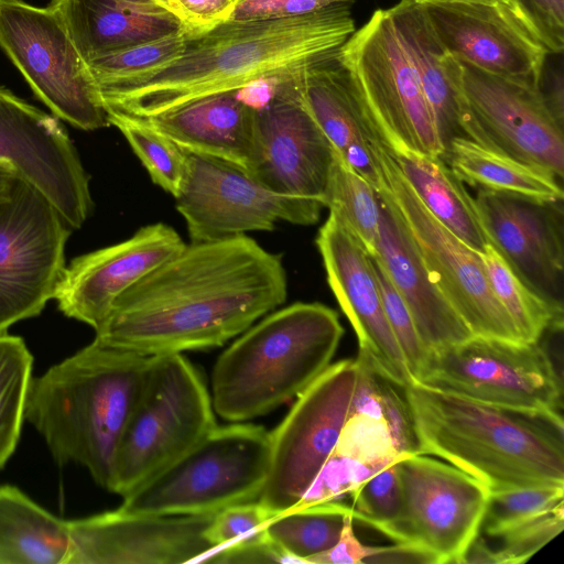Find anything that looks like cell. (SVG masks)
<instances>
[{"mask_svg":"<svg viewBox=\"0 0 564 564\" xmlns=\"http://www.w3.org/2000/svg\"><path fill=\"white\" fill-rule=\"evenodd\" d=\"M403 393L417 454L441 458L490 492L564 486L561 412L484 402L414 380Z\"/></svg>","mask_w":564,"mask_h":564,"instance_id":"3957f363","label":"cell"},{"mask_svg":"<svg viewBox=\"0 0 564 564\" xmlns=\"http://www.w3.org/2000/svg\"><path fill=\"white\" fill-rule=\"evenodd\" d=\"M155 1H158L162 6L166 7L171 11L170 0H155Z\"/></svg>","mask_w":564,"mask_h":564,"instance_id":"f5cc1de1","label":"cell"},{"mask_svg":"<svg viewBox=\"0 0 564 564\" xmlns=\"http://www.w3.org/2000/svg\"><path fill=\"white\" fill-rule=\"evenodd\" d=\"M344 328L322 303H293L251 325L217 359L212 403L230 422L264 415L305 390L329 365Z\"/></svg>","mask_w":564,"mask_h":564,"instance_id":"5b68a950","label":"cell"},{"mask_svg":"<svg viewBox=\"0 0 564 564\" xmlns=\"http://www.w3.org/2000/svg\"><path fill=\"white\" fill-rule=\"evenodd\" d=\"M316 246L328 285L357 335L359 354L381 378L405 388L413 378L387 319L370 253L332 214Z\"/></svg>","mask_w":564,"mask_h":564,"instance_id":"ffe728a7","label":"cell"},{"mask_svg":"<svg viewBox=\"0 0 564 564\" xmlns=\"http://www.w3.org/2000/svg\"><path fill=\"white\" fill-rule=\"evenodd\" d=\"M32 368L33 356L24 340L0 332V469L20 440Z\"/></svg>","mask_w":564,"mask_h":564,"instance_id":"d590c367","label":"cell"},{"mask_svg":"<svg viewBox=\"0 0 564 564\" xmlns=\"http://www.w3.org/2000/svg\"><path fill=\"white\" fill-rule=\"evenodd\" d=\"M388 11L414 66L445 152L453 139L465 137L459 120L457 61L436 36L422 4L401 0Z\"/></svg>","mask_w":564,"mask_h":564,"instance_id":"83f0119b","label":"cell"},{"mask_svg":"<svg viewBox=\"0 0 564 564\" xmlns=\"http://www.w3.org/2000/svg\"><path fill=\"white\" fill-rule=\"evenodd\" d=\"M392 154L408 184L433 217L470 249L481 253L489 241L474 197L442 156Z\"/></svg>","mask_w":564,"mask_h":564,"instance_id":"f546056e","label":"cell"},{"mask_svg":"<svg viewBox=\"0 0 564 564\" xmlns=\"http://www.w3.org/2000/svg\"><path fill=\"white\" fill-rule=\"evenodd\" d=\"M371 259L379 282L387 319L402 351L408 370L413 380H415L425 364L429 352L421 340L404 301L393 286L379 260L375 256H371Z\"/></svg>","mask_w":564,"mask_h":564,"instance_id":"7bdbcfd3","label":"cell"},{"mask_svg":"<svg viewBox=\"0 0 564 564\" xmlns=\"http://www.w3.org/2000/svg\"><path fill=\"white\" fill-rule=\"evenodd\" d=\"M564 502V486H538L490 492L479 533L496 535Z\"/></svg>","mask_w":564,"mask_h":564,"instance_id":"f35d334b","label":"cell"},{"mask_svg":"<svg viewBox=\"0 0 564 564\" xmlns=\"http://www.w3.org/2000/svg\"><path fill=\"white\" fill-rule=\"evenodd\" d=\"M348 514L354 516L351 506L337 501L292 508L272 517L262 531L296 563L308 564L335 545Z\"/></svg>","mask_w":564,"mask_h":564,"instance_id":"d6a6232c","label":"cell"},{"mask_svg":"<svg viewBox=\"0 0 564 564\" xmlns=\"http://www.w3.org/2000/svg\"><path fill=\"white\" fill-rule=\"evenodd\" d=\"M357 360L348 416L333 452L362 463L400 459L405 455L398 453L386 420L381 377L364 357Z\"/></svg>","mask_w":564,"mask_h":564,"instance_id":"1f68e13d","label":"cell"},{"mask_svg":"<svg viewBox=\"0 0 564 564\" xmlns=\"http://www.w3.org/2000/svg\"><path fill=\"white\" fill-rule=\"evenodd\" d=\"M302 68L288 75L270 100L257 109V155L251 174L278 193L325 208L335 150L302 99Z\"/></svg>","mask_w":564,"mask_h":564,"instance_id":"ac0fdd59","label":"cell"},{"mask_svg":"<svg viewBox=\"0 0 564 564\" xmlns=\"http://www.w3.org/2000/svg\"><path fill=\"white\" fill-rule=\"evenodd\" d=\"M354 0H238L228 20L262 21L307 15Z\"/></svg>","mask_w":564,"mask_h":564,"instance_id":"bcb514c9","label":"cell"},{"mask_svg":"<svg viewBox=\"0 0 564 564\" xmlns=\"http://www.w3.org/2000/svg\"><path fill=\"white\" fill-rule=\"evenodd\" d=\"M380 221L373 254L408 306L427 352L473 335L443 293L431 280L394 205L378 189Z\"/></svg>","mask_w":564,"mask_h":564,"instance_id":"d4e9b609","label":"cell"},{"mask_svg":"<svg viewBox=\"0 0 564 564\" xmlns=\"http://www.w3.org/2000/svg\"><path fill=\"white\" fill-rule=\"evenodd\" d=\"M216 426L212 398L187 358L182 354L153 356L120 440L108 490L123 498Z\"/></svg>","mask_w":564,"mask_h":564,"instance_id":"52a82bcc","label":"cell"},{"mask_svg":"<svg viewBox=\"0 0 564 564\" xmlns=\"http://www.w3.org/2000/svg\"><path fill=\"white\" fill-rule=\"evenodd\" d=\"M442 159L464 184L477 189L539 200H561L564 197L562 181L550 172L494 151L467 137L453 139Z\"/></svg>","mask_w":564,"mask_h":564,"instance_id":"4dcf8cb0","label":"cell"},{"mask_svg":"<svg viewBox=\"0 0 564 564\" xmlns=\"http://www.w3.org/2000/svg\"><path fill=\"white\" fill-rule=\"evenodd\" d=\"M420 4H437V3H498L505 0H414Z\"/></svg>","mask_w":564,"mask_h":564,"instance_id":"816d5d0a","label":"cell"},{"mask_svg":"<svg viewBox=\"0 0 564 564\" xmlns=\"http://www.w3.org/2000/svg\"><path fill=\"white\" fill-rule=\"evenodd\" d=\"M185 245L173 227L155 223L123 241L74 258L54 294L58 310L96 332L120 295Z\"/></svg>","mask_w":564,"mask_h":564,"instance_id":"7402d4cb","label":"cell"},{"mask_svg":"<svg viewBox=\"0 0 564 564\" xmlns=\"http://www.w3.org/2000/svg\"><path fill=\"white\" fill-rule=\"evenodd\" d=\"M86 63L186 31L155 0H51Z\"/></svg>","mask_w":564,"mask_h":564,"instance_id":"4316f807","label":"cell"},{"mask_svg":"<svg viewBox=\"0 0 564 564\" xmlns=\"http://www.w3.org/2000/svg\"><path fill=\"white\" fill-rule=\"evenodd\" d=\"M174 198L191 242L270 231L280 221L314 225L324 208L278 193L236 164L195 153H187L183 183Z\"/></svg>","mask_w":564,"mask_h":564,"instance_id":"9a60e30c","label":"cell"},{"mask_svg":"<svg viewBox=\"0 0 564 564\" xmlns=\"http://www.w3.org/2000/svg\"><path fill=\"white\" fill-rule=\"evenodd\" d=\"M505 1L547 53H562L564 48V0Z\"/></svg>","mask_w":564,"mask_h":564,"instance_id":"ee69618b","label":"cell"},{"mask_svg":"<svg viewBox=\"0 0 564 564\" xmlns=\"http://www.w3.org/2000/svg\"><path fill=\"white\" fill-rule=\"evenodd\" d=\"M299 84L307 110L335 152L378 191L383 183L381 155L387 144L337 51L304 66Z\"/></svg>","mask_w":564,"mask_h":564,"instance_id":"cb8c5ba5","label":"cell"},{"mask_svg":"<svg viewBox=\"0 0 564 564\" xmlns=\"http://www.w3.org/2000/svg\"><path fill=\"white\" fill-rule=\"evenodd\" d=\"M235 2H237L238 0H234Z\"/></svg>","mask_w":564,"mask_h":564,"instance_id":"db71d44e","label":"cell"},{"mask_svg":"<svg viewBox=\"0 0 564 564\" xmlns=\"http://www.w3.org/2000/svg\"><path fill=\"white\" fill-rule=\"evenodd\" d=\"M391 382L381 378L383 410L387 423L399 454L416 453V442L409 406Z\"/></svg>","mask_w":564,"mask_h":564,"instance_id":"7dc6e473","label":"cell"},{"mask_svg":"<svg viewBox=\"0 0 564 564\" xmlns=\"http://www.w3.org/2000/svg\"><path fill=\"white\" fill-rule=\"evenodd\" d=\"M564 529V502L522 521L489 541L477 535L464 563L522 564L555 539Z\"/></svg>","mask_w":564,"mask_h":564,"instance_id":"8d00e7d4","label":"cell"},{"mask_svg":"<svg viewBox=\"0 0 564 564\" xmlns=\"http://www.w3.org/2000/svg\"><path fill=\"white\" fill-rule=\"evenodd\" d=\"M0 165L39 189L73 229L90 216L89 175L63 124L3 86Z\"/></svg>","mask_w":564,"mask_h":564,"instance_id":"e0dca14e","label":"cell"},{"mask_svg":"<svg viewBox=\"0 0 564 564\" xmlns=\"http://www.w3.org/2000/svg\"><path fill=\"white\" fill-rule=\"evenodd\" d=\"M152 357L95 338L32 378L25 420L58 464H79L109 489L116 453Z\"/></svg>","mask_w":564,"mask_h":564,"instance_id":"277c9868","label":"cell"},{"mask_svg":"<svg viewBox=\"0 0 564 564\" xmlns=\"http://www.w3.org/2000/svg\"><path fill=\"white\" fill-rule=\"evenodd\" d=\"M358 360L329 365L270 433V464L258 501L273 516L297 506L333 453L347 420Z\"/></svg>","mask_w":564,"mask_h":564,"instance_id":"4fadbf2b","label":"cell"},{"mask_svg":"<svg viewBox=\"0 0 564 564\" xmlns=\"http://www.w3.org/2000/svg\"><path fill=\"white\" fill-rule=\"evenodd\" d=\"M337 56L393 153L443 156L433 112L388 9L375 11Z\"/></svg>","mask_w":564,"mask_h":564,"instance_id":"ba28073f","label":"cell"},{"mask_svg":"<svg viewBox=\"0 0 564 564\" xmlns=\"http://www.w3.org/2000/svg\"><path fill=\"white\" fill-rule=\"evenodd\" d=\"M212 514L147 516L118 508L68 521L67 564L197 563L214 549Z\"/></svg>","mask_w":564,"mask_h":564,"instance_id":"d6986e66","label":"cell"},{"mask_svg":"<svg viewBox=\"0 0 564 564\" xmlns=\"http://www.w3.org/2000/svg\"><path fill=\"white\" fill-rule=\"evenodd\" d=\"M187 153L236 164L251 173L257 155V109L237 90L204 96L144 118Z\"/></svg>","mask_w":564,"mask_h":564,"instance_id":"484cf974","label":"cell"},{"mask_svg":"<svg viewBox=\"0 0 564 564\" xmlns=\"http://www.w3.org/2000/svg\"><path fill=\"white\" fill-rule=\"evenodd\" d=\"M68 521L14 486L0 487V564H67Z\"/></svg>","mask_w":564,"mask_h":564,"instance_id":"f1b7e54d","label":"cell"},{"mask_svg":"<svg viewBox=\"0 0 564 564\" xmlns=\"http://www.w3.org/2000/svg\"><path fill=\"white\" fill-rule=\"evenodd\" d=\"M286 297L281 257L253 238L189 242L116 300L95 338L143 356L219 347Z\"/></svg>","mask_w":564,"mask_h":564,"instance_id":"6da1fadb","label":"cell"},{"mask_svg":"<svg viewBox=\"0 0 564 564\" xmlns=\"http://www.w3.org/2000/svg\"><path fill=\"white\" fill-rule=\"evenodd\" d=\"M386 192L402 219L434 284L473 336L522 341L492 292L478 252L446 229L424 207L402 175L391 150H382Z\"/></svg>","mask_w":564,"mask_h":564,"instance_id":"8fae6325","label":"cell"},{"mask_svg":"<svg viewBox=\"0 0 564 564\" xmlns=\"http://www.w3.org/2000/svg\"><path fill=\"white\" fill-rule=\"evenodd\" d=\"M272 517L258 500L231 505L214 514L206 535L220 549L256 534Z\"/></svg>","mask_w":564,"mask_h":564,"instance_id":"f6af8a7d","label":"cell"},{"mask_svg":"<svg viewBox=\"0 0 564 564\" xmlns=\"http://www.w3.org/2000/svg\"><path fill=\"white\" fill-rule=\"evenodd\" d=\"M401 508L383 534L423 550L434 564L464 563L479 534L489 489L457 467L423 454L397 463Z\"/></svg>","mask_w":564,"mask_h":564,"instance_id":"30bf717a","label":"cell"},{"mask_svg":"<svg viewBox=\"0 0 564 564\" xmlns=\"http://www.w3.org/2000/svg\"><path fill=\"white\" fill-rule=\"evenodd\" d=\"M492 292L511 317L520 339L538 343L547 330L563 328V306L532 291L488 243L479 253Z\"/></svg>","mask_w":564,"mask_h":564,"instance_id":"836d02e7","label":"cell"},{"mask_svg":"<svg viewBox=\"0 0 564 564\" xmlns=\"http://www.w3.org/2000/svg\"><path fill=\"white\" fill-rule=\"evenodd\" d=\"M393 462L362 463L333 452L294 508L349 497L364 481Z\"/></svg>","mask_w":564,"mask_h":564,"instance_id":"b9f144b4","label":"cell"},{"mask_svg":"<svg viewBox=\"0 0 564 564\" xmlns=\"http://www.w3.org/2000/svg\"><path fill=\"white\" fill-rule=\"evenodd\" d=\"M355 31L348 4L288 19L227 20L203 31H185L182 53L166 65L98 88L108 110L149 118L302 68L338 51Z\"/></svg>","mask_w":564,"mask_h":564,"instance_id":"7a4b0ae2","label":"cell"},{"mask_svg":"<svg viewBox=\"0 0 564 564\" xmlns=\"http://www.w3.org/2000/svg\"><path fill=\"white\" fill-rule=\"evenodd\" d=\"M354 516L345 518L338 541L329 550L308 560V564H366L382 552L384 546L362 544L354 531Z\"/></svg>","mask_w":564,"mask_h":564,"instance_id":"681fc988","label":"cell"},{"mask_svg":"<svg viewBox=\"0 0 564 564\" xmlns=\"http://www.w3.org/2000/svg\"><path fill=\"white\" fill-rule=\"evenodd\" d=\"M72 230L53 204L20 177L0 200V332L40 315L54 299Z\"/></svg>","mask_w":564,"mask_h":564,"instance_id":"7c38bea8","label":"cell"},{"mask_svg":"<svg viewBox=\"0 0 564 564\" xmlns=\"http://www.w3.org/2000/svg\"><path fill=\"white\" fill-rule=\"evenodd\" d=\"M235 3L234 0H170L171 11L186 31H203L227 21Z\"/></svg>","mask_w":564,"mask_h":564,"instance_id":"c3c4849f","label":"cell"},{"mask_svg":"<svg viewBox=\"0 0 564 564\" xmlns=\"http://www.w3.org/2000/svg\"><path fill=\"white\" fill-rule=\"evenodd\" d=\"M0 47L56 118L85 131L110 126L88 64L53 8L0 0Z\"/></svg>","mask_w":564,"mask_h":564,"instance_id":"9c48e42d","label":"cell"},{"mask_svg":"<svg viewBox=\"0 0 564 564\" xmlns=\"http://www.w3.org/2000/svg\"><path fill=\"white\" fill-rule=\"evenodd\" d=\"M325 207L373 256L380 221L378 191L336 152Z\"/></svg>","mask_w":564,"mask_h":564,"instance_id":"e575fe53","label":"cell"},{"mask_svg":"<svg viewBox=\"0 0 564 564\" xmlns=\"http://www.w3.org/2000/svg\"><path fill=\"white\" fill-rule=\"evenodd\" d=\"M271 437L262 426H216L187 453L123 497L119 507L147 516L212 514L258 500Z\"/></svg>","mask_w":564,"mask_h":564,"instance_id":"8992f818","label":"cell"},{"mask_svg":"<svg viewBox=\"0 0 564 564\" xmlns=\"http://www.w3.org/2000/svg\"><path fill=\"white\" fill-rule=\"evenodd\" d=\"M185 45V31L139 44L88 62L97 84L144 74L176 58Z\"/></svg>","mask_w":564,"mask_h":564,"instance_id":"ab89813d","label":"cell"},{"mask_svg":"<svg viewBox=\"0 0 564 564\" xmlns=\"http://www.w3.org/2000/svg\"><path fill=\"white\" fill-rule=\"evenodd\" d=\"M414 381L499 405L562 409L561 378L539 341L471 336L430 352Z\"/></svg>","mask_w":564,"mask_h":564,"instance_id":"2e32d148","label":"cell"},{"mask_svg":"<svg viewBox=\"0 0 564 564\" xmlns=\"http://www.w3.org/2000/svg\"><path fill=\"white\" fill-rule=\"evenodd\" d=\"M474 200L489 243L532 291L563 306V199L477 189Z\"/></svg>","mask_w":564,"mask_h":564,"instance_id":"44dd1931","label":"cell"},{"mask_svg":"<svg viewBox=\"0 0 564 564\" xmlns=\"http://www.w3.org/2000/svg\"><path fill=\"white\" fill-rule=\"evenodd\" d=\"M398 460L377 471L349 496L352 501L354 520L364 522L381 533L398 518L401 508Z\"/></svg>","mask_w":564,"mask_h":564,"instance_id":"60d3db41","label":"cell"},{"mask_svg":"<svg viewBox=\"0 0 564 564\" xmlns=\"http://www.w3.org/2000/svg\"><path fill=\"white\" fill-rule=\"evenodd\" d=\"M422 6L452 56L489 74L542 88L547 51L506 3Z\"/></svg>","mask_w":564,"mask_h":564,"instance_id":"603a6c76","label":"cell"},{"mask_svg":"<svg viewBox=\"0 0 564 564\" xmlns=\"http://www.w3.org/2000/svg\"><path fill=\"white\" fill-rule=\"evenodd\" d=\"M107 111L110 126L122 133L153 183L175 197L183 183L187 152L147 119L115 110Z\"/></svg>","mask_w":564,"mask_h":564,"instance_id":"74e56055","label":"cell"},{"mask_svg":"<svg viewBox=\"0 0 564 564\" xmlns=\"http://www.w3.org/2000/svg\"><path fill=\"white\" fill-rule=\"evenodd\" d=\"M456 61L459 120L465 137L562 181L563 122L552 111L542 88Z\"/></svg>","mask_w":564,"mask_h":564,"instance_id":"5bb4252c","label":"cell"},{"mask_svg":"<svg viewBox=\"0 0 564 564\" xmlns=\"http://www.w3.org/2000/svg\"><path fill=\"white\" fill-rule=\"evenodd\" d=\"M18 176L4 165H0V200L6 198L12 191Z\"/></svg>","mask_w":564,"mask_h":564,"instance_id":"f907efd6","label":"cell"}]
</instances>
